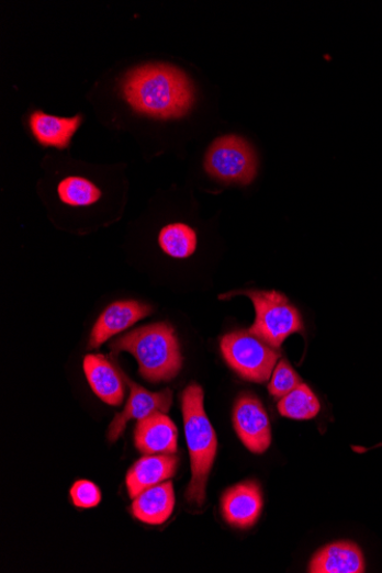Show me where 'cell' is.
Returning <instances> with one entry per match:
<instances>
[{"label": "cell", "mask_w": 382, "mask_h": 573, "mask_svg": "<svg viewBox=\"0 0 382 573\" xmlns=\"http://www.w3.org/2000/svg\"><path fill=\"white\" fill-rule=\"evenodd\" d=\"M121 92L134 112L156 119L186 116L195 102V89L179 68L148 64L130 70L121 80Z\"/></svg>", "instance_id": "1"}, {"label": "cell", "mask_w": 382, "mask_h": 573, "mask_svg": "<svg viewBox=\"0 0 382 573\" xmlns=\"http://www.w3.org/2000/svg\"><path fill=\"white\" fill-rule=\"evenodd\" d=\"M181 402L191 462V481L186 499L190 505L202 507L206 497V483L216 456V435L204 411V392L201 386H188L182 393Z\"/></svg>", "instance_id": "2"}, {"label": "cell", "mask_w": 382, "mask_h": 573, "mask_svg": "<svg viewBox=\"0 0 382 573\" xmlns=\"http://www.w3.org/2000/svg\"><path fill=\"white\" fill-rule=\"evenodd\" d=\"M111 348L114 355L132 353L139 363L141 374L154 384L175 379L182 368L179 341L168 323L139 327L115 340Z\"/></svg>", "instance_id": "3"}, {"label": "cell", "mask_w": 382, "mask_h": 573, "mask_svg": "<svg viewBox=\"0 0 382 573\" xmlns=\"http://www.w3.org/2000/svg\"><path fill=\"white\" fill-rule=\"evenodd\" d=\"M254 302L256 321L249 330L272 348H280L286 338L304 330L302 315L288 297L277 291H245Z\"/></svg>", "instance_id": "4"}, {"label": "cell", "mask_w": 382, "mask_h": 573, "mask_svg": "<svg viewBox=\"0 0 382 573\" xmlns=\"http://www.w3.org/2000/svg\"><path fill=\"white\" fill-rule=\"evenodd\" d=\"M205 171L213 179L225 183L249 184L258 170L254 148L238 135H224L207 149Z\"/></svg>", "instance_id": "5"}, {"label": "cell", "mask_w": 382, "mask_h": 573, "mask_svg": "<svg viewBox=\"0 0 382 573\" xmlns=\"http://www.w3.org/2000/svg\"><path fill=\"white\" fill-rule=\"evenodd\" d=\"M228 366L243 379L262 384L274 370L280 353L250 332L226 335L221 342Z\"/></svg>", "instance_id": "6"}, {"label": "cell", "mask_w": 382, "mask_h": 573, "mask_svg": "<svg viewBox=\"0 0 382 573\" xmlns=\"http://www.w3.org/2000/svg\"><path fill=\"white\" fill-rule=\"evenodd\" d=\"M121 373L131 394L124 411L116 415L108 429V440L112 443L120 439L128 422H139L155 414H168L173 401L170 390L151 393L135 384L122 370Z\"/></svg>", "instance_id": "7"}, {"label": "cell", "mask_w": 382, "mask_h": 573, "mask_svg": "<svg viewBox=\"0 0 382 573\" xmlns=\"http://www.w3.org/2000/svg\"><path fill=\"white\" fill-rule=\"evenodd\" d=\"M233 422L238 438L254 453H263L271 443L268 415L254 395L243 394L237 400Z\"/></svg>", "instance_id": "8"}, {"label": "cell", "mask_w": 382, "mask_h": 573, "mask_svg": "<svg viewBox=\"0 0 382 573\" xmlns=\"http://www.w3.org/2000/svg\"><path fill=\"white\" fill-rule=\"evenodd\" d=\"M262 507L261 488L254 481L243 482L228 488L222 499L226 523L238 529L254 527L259 520Z\"/></svg>", "instance_id": "9"}, {"label": "cell", "mask_w": 382, "mask_h": 573, "mask_svg": "<svg viewBox=\"0 0 382 573\" xmlns=\"http://www.w3.org/2000/svg\"><path fill=\"white\" fill-rule=\"evenodd\" d=\"M151 312L150 306L133 302V300L112 304L98 318L90 337L89 347L91 349L99 348L106 340L147 317Z\"/></svg>", "instance_id": "10"}, {"label": "cell", "mask_w": 382, "mask_h": 573, "mask_svg": "<svg viewBox=\"0 0 382 573\" xmlns=\"http://www.w3.org/2000/svg\"><path fill=\"white\" fill-rule=\"evenodd\" d=\"M135 448L145 454H175L178 429L167 414H155L138 422L134 430Z\"/></svg>", "instance_id": "11"}, {"label": "cell", "mask_w": 382, "mask_h": 573, "mask_svg": "<svg viewBox=\"0 0 382 573\" xmlns=\"http://www.w3.org/2000/svg\"><path fill=\"white\" fill-rule=\"evenodd\" d=\"M178 461L173 454H147L136 461L126 475L130 497L135 499L145 490L173 478Z\"/></svg>", "instance_id": "12"}, {"label": "cell", "mask_w": 382, "mask_h": 573, "mask_svg": "<svg viewBox=\"0 0 382 573\" xmlns=\"http://www.w3.org/2000/svg\"><path fill=\"white\" fill-rule=\"evenodd\" d=\"M85 372L96 395L104 403L120 406L125 396L124 379L121 369L103 355H88Z\"/></svg>", "instance_id": "13"}, {"label": "cell", "mask_w": 382, "mask_h": 573, "mask_svg": "<svg viewBox=\"0 0 382 573\" xmlns=\"http://www.w3.org/2000/svg\"><path fill=\"white\" fill-rule=\"evenodd\" d=\"M364 557L357 543L338 541L325 546L311 561V573H362Z\"/></svg>", "instance_id": "14"}, {"label": "cell", "mask_w": 382, "mask_h": 573, "mask_svg": "<svg viewBox=\"0 0 382 573\" xmlns=\"http://www.w3.org/2000/svg\"><path fill=\"white\" fill-rule=\"evenodd\" d=\"M173 483L162 482L144 491L133 499L132 512L135 518L150 526L166 524L175 510Z\"/></svg>", "instance_id": "15"}, {"label": "cell", "mask_w": 382, "mask_h": 573, "mask_svg": "<svg viewBox=\"0 0 382 573\" xmlns=\"http://www.w3.org/2000/svg\"><path fill=\"white\" fill-rule=\"evenodd\" d=\"M83 122V116L65 119L36 111L30 116V127L37 143L43 147L64 150L69 147L72 136Z\"/></svg>", "instance_id": "16"}, {"label": "cell", "mask_w": 382, "mask_h": 573, "mask_svg": "<svg viewBox=\"0 0 382 573\" xmlns=\"http://www.w3.org/2000/svg\"><path fill=\"white\" fill-rule=\"evenodd\" d=\"M158 244L164 254L176 259H186L198 249V234L186 224H171L160 231Z\"/></svg>", "instance_id": "17"}, {"label": "cell", "mask_w": 382, "mask_h": 573, "mask_svg": "<svg viewBox=\"0 0 382 573\" xmlns=\"http://www.w3.org/2000/svg\"><path fill=\"white\" fill-rule=\"evenodd\" d=\"M319 411L321 405L317 397L305 384L299 385L279 403L280 414L296 420L313 419Z\"/></svg>", "instance_id": "18"}, {"label": "cell", "mask_w": 382, "mask_h": 573, "mask_svg": "<svg viewBox=\"0 0 382 573\" xmlns=\"http://www.w3.org/2000/svg\"><path fill=\"white\" fill-rule=\"evenodd\" d=\"M63 203L70 206H89L101 200V190L90 180L81 177H68L58 186Z\"/></svg>", "instance_id": "19"}, {"label": "cell", "mask_w": 382, "mask_h": 573, "mask_svg": "<svg viewBox=\"0 0 382 573\" xmlns=\"http://www.w3.org/2000/svg\"><path fill=\"white\" fill-rule=\"evenodd\" d=\"M302 384V378L283 360L272 373L268 391L272 396L282 398Z\"/></svg>", "instance_id": "20"}, {"label": "cell", "mask_w": 382, "mask_h": 573, "mask_svg": "<svg viewBox=\"0 0 382 573\" xmlns=\"http://www.w3.org/2000/svg\"><path fill=\"white\" fill-rule=\"evenodd\" d=\"M70 497L76 507L93 508L101 503V491L94 483L79 480L70 488Z\"/></svg>", "instance_id": "21"}]
</instances>
